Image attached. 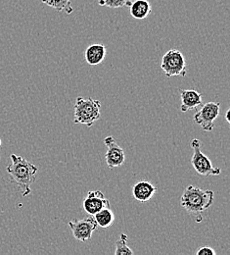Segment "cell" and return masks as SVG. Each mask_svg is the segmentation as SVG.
Here are the masks:
<instances>
[{
  "mask_svg": "<svg viewBox=\"0 0 230 255\" xmlns=\"http://www.w3.org/2000/svg\"><path fill=\"white\" fill-rule=\"evenodd\" d=\"M10 158L11 163L6 168L10 176V182L19 188L22 196L30 195L32 185L36 179L37 167L26 158L16 154H11Z\"/></svg>",
  "mask_w": 230,
  "mask_h": 255,
  "instance_id": "obj_1",
  "label": "cell"
},
{
  "mask_svg": "<svg viewBox=\"0 0 230 255\" xmlns=\"http://www.w3.org/2000/svg\"><path fill=\"white\" fill-rule=\"evenodd\" d=\"M215 200V193L211 190H202L192 185L188 186L180 198L181 207L191 216L202 221V213L209 209Z\"/></svg>",
  "mask_w": 230,
  "mask_h": 255,
  "instance_id": "obj_2",
  "label": "cell"
},
{
  "mask_svg": "<svg viewBox=\"0 0 230 255\" xmlns=\"http://www.w3.org/2000/svg\"><path fill=\"white\" fill-rule=\"evenodd\" d=\"M101 102L92 97H77L74 110V123L91 128L101 117Z\"/></svg>",
  "mask_w": 230,
  "mask_h": 255,
  "instance_id": "obj_3",
  "label": "cell"
},
{
  "mask_svg": "<svg viewBox=\"0 0 230 255\" xmlns=\"http://www.w3.org/2000/svg\"><path fill=\"white\" fill-rule=\"evenodd\" d=\"M190 144L193 149V157L191 159V164L198 174L204 177L221 175V168L215 167L211 159L201 151V141L198 138H193Z\"/></svg>",
  "mask_w": 230,
  "mask_h": 255,
  "instance_id": "obj_4",
  "label": "cell"
},
{
  "mask_svg": "<svg viewBox=\"0 0 230 255\" xmlns=\"http://www.w3.org/2000/svg\"><path fill=\"white\" fill-rule=\"evenodd\" d=\"M161 68L164 71V75L168 78L171 77H185L187 73L186 61L181 53L177 49H170L164 53Z\"/></svg>",
  "mask_w": 230,
  "mask_h": 255,
  "instance_id": "obj_5",
  "label": "cell"
},
{
  "mask_svg": "<svg viewBox=\"0 0 230 255\" xmlns=\"http://www.w3.org/2000/svg\"><path fill=\"white\" fill-rule=\"evenodd\" d=\"M201 106V109L194 115V121L205 131H212L215 128V121L221 112V103L211 101Z\"/></svg>",
  "mask_w": 230,
  "mask_h": 255,
  "instance_id": "obj_6",
  "label": "cell"
},
{
  "mask_svg": "<svg viewBox=\"0 0 230 255\" xmlns=\"http://www.w3.org/2000/svg\"><path fill=\"white\" fill-rule=\"evenodd\" d=\"M68 225L73 233L74 238L81 243L90 242L93 233L98 229V225L94 217L91 215H89L85 219L72 220Z\"/></svg>",
  "mask_w": 230,
  "mask_h": 255,
  "instance_id": "obj_7",
  "label": "cell"
},
{
  "mask_svg": "<svg viewBox=\"0 0 230 255\" xmlns=\"http://www.w3.org/2000/svg\"><path fill=\"white\" fill-rule=\"evenodd\" d=\"M104 143L108 147L105 154V160L108 167L110 169H114L122 166L125 163L126 154L118 141L113 136L109 135L104 139Z\"/></svg>",
  "mask_w": 230,
  "mask_h": 255,
  "instance_id": "obj_8",
  "label": "cell"
},
{
  "mask_svg": "<svg viewBox=\"0 0 230 255\" xmlns=\"http://www.w3.org/2000/svg\"><path fill=\"white\" fill-rule=\"evenodd\" d=\"M110 201L101 191H88L82 201V207L88 215H95L102 208L109 206Z\"/></svg>",
  "mask_w": 230,
  "mask_h": 255,
  "instance_id": "obj_9",
  "label": "cell"
},
{
  "mask_svg": "<svg viewBox=\"0 0 230 255\" xmlns=\"http://www.w3.org/2000/svg\"><path fill=\"white\" fill-rule=\"evenodd\" d=\"M180 99V111L183 113L192 109H196L203 104L202 94L195 90H181Z\"/></svg>",
  "mask_w": 230,
  "mask_h": 255,
  "instance_id": "obj_10",
  "label": "cell"
},
{
  "mask_svg": "<svg viewBox=\"0 0 230 255\" xmlns=\"http://www.w3.org/2000/svg\"><path fill=\"white\" fill-rule=\"evenodd\" d=\"M157 188L150 182L141 181L136 183L132 189L133 197L139 202H147L155 195Z\"/></svg>",
  "mask_w": 230,
  "mask_h": 255,
  "instance_id": "obj_11",
  "label": "cell"
},
{
  "mask_svg": "<svg viewBox=\"0 0 230 255\" xmlns=\"http://www.w3.org/2000/svg\"><path fill=\"white\" fill-rule=\"evenodd\" d=\"M107 48L104 44L93 43L85 50V61L90 66H97L102 63L106 57Z\"/></svg>",
  "mask_w": 230,
  "mask_h": 255,
  "instance_id": "obj_12",
  "label": "cell"
},
{
  "mask_svg": "<svg viewBox=\"0 0 230 255\" xmlns=\"http://www.w3.org/2000/svg\"><path fill=\"white\" fill-rule=\"evenodd\" d=\"M152 12V6L147 0H133L130 5V13L136 20L146 19Z\"/></svg>",
  "mask_w": 230,
  "mask_h": 255,
  "instance_id": "obj_13",
  "label": "cell"
},
{
  "mask_svg": "<svg viewBox=\"0 0 230 255\" xmlns=\"http://www.w3.org/2000/svg\"><path fill=\"white\" fill-rule=\"evenodd\" d=\"M93 217L98 227L101 228H108L115 222V215L111 209V205L102 208Z\"/></svg>",
  "mask_w": 230,
  "mask_h": 255,
  "instance_id": "obj_14",
  "label": "cell"
},
{
  "mask_svg": "<svg viewBox=\"0 0 230 255\" xmlns=\"http://www.w3.org/2000/svg\"><path fill=\"white\" fill-rule=\"evenodd\" d=\"M45 5L55 9L57 12H66L70 15L74 8L72 6V0H41Z\"/></svg>",
  "mask_w": 230,
  "mask_h": 255,
  "instance_id": "obj_15",
  "label": "cell"
},
{
  "mask_svg": "<svg viewBox=\"0 0 230 255\" xmlns=\"http://www.w3.org/2000/svg\"><path fill=\"white\" fill-rule=\"evenodd\" d=\"M129 238L126 234H121L120 240L116 243V255H132L133 252L128 247L127 242Z\"/></svg>",
  "mask_w": 230,
  "mask_h": 255,
  "instance_id": "obj_16",
  "label": "cell"
},
{
  "mask_svg": "<svg viewBox=\"0 0 230 255\" xmlns=\"http://www.w3.org/2000/svg\"><path fill=\"white\" fill-rule=\"evenodd\" d=\"M132 1L133 0H98V4L109 8H122L130 7Z\"/></svg>",
  "mask_w": 230,
  "mask_h": 255,
  "instance_id": "obj_17",
  "label": "cell"
},
{
  "mask_svg": "<svg viewBox=\"0 0 230 255\" xmlns=\"http://www.w3.org/2000/svg\"><path fill=\"white\" fill-rule=\"evenodd\" d=\"M217 253L215 252L214 249L210 248V247H201L199 248L197 252H196V255H216Z\"/></svg>",
  "mask_w": 230,
  "mask_h": 255,
  "instance_id": "obj_18",
  "label": "cell"
},
{
  "mask_svg": "<svg viewBox=\"0 0 230 255\" xmlns=\"http://www.w3.org/2000/svg\"><path fill=\"white\" fill-rule=\"evenodd\" d=\"M230 109H229V110H228V111H227V113H226V119H227V121H228V123H230Z\"/></svg>",
  "mask_w": 230,
  "mask_h": 255,
  "instance_id": "obj_19",
  "label": "cell"
},
{
  "mask_svg": "<svg viewBox=\"0 0 230 255\" xmlns=\"http://www.w3.org/2000/svg\"><path fill=\"white\" fill-rule=\"evenodd\" d=\"M0 146H1V139H0Z\"/></svg>",
  "mask_w": 230,
  "mask_h": 255,
  "instance_id": "obj_20",
  "label": "cell"
}]
</instances>
